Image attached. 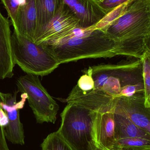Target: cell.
Returning <instances> with one entry per match:
<instances>
[{"instance_id": "6", "label": "cell", "mask_w": 150, "mask_h": 150, "mask_svg": "<svg viewBox=\"0 0 150 150\" xmlns=\"http://www.w3.org/2000/svg\"><path fill=\"white\" fill-rule=\"evenodd\" d=\"M18 92L27 94V100L37 123H55L59 105L41 83L39 76L31 74L17 79Z\"/></svg>"}, {"instance_id": "12", "label": "cell", "mask_w": 150, "mask_h": 150, "mask_svg": "<svg viewBox=\"0 0 150 150\" xmlns=\"http://www.w3.org/2000/svg\"><path fill=\"white\" fill-rule=\"evenodd\" d=\"M11 36L9 21L0 11V79L11 78L14 75Z\"/></svg>"}, {"instance_id": "14", "label": "cell", "mask_w": 150, "mask_h": 150, "mask_svg": "<svg viewBox=\"0 0 150 150\" xmlns=\"http://www.w3.org/2000/svg\"><path fill=\"white\" fill-rule=\"evenodd\" d=\"M115 140L129 137H140L150 140V134L133 123L127 116L114 113Z\"/></svg>"}, {"instance_id": "5", "label": "cell", "mask_w": 150, "mask_h": 150, "mask_svg": "<svg viewBox=\"0 0 150 150\" xmlns=\"http://www.w3.org/2000/svg\"><path fill=\"white\" fill-rule=\"evenodd\" d=\"M11 43L14 64L27 74L47 76L60 65L47 47L33 42L14 30Z\"/></svg>"}, {"instance_id": "15", "label": "cell", "mask_w": 150, "mask_h": 150, "mask_svg": "<svg viewBox=\"0 0 150 150\" xmlns=\"http://www.w3.org/2000/svg\"><path fill=\"white\" fill-rule=\"evenodd\" d=\"M61 1L62 0H35L37 27L35 40L46 25L53 19Z\"/></svg>"}, {"instance_id": "22", "label": "cell", "mask_w": 150, "mask_h": 150, "mask_svg": "<svg viewBox=\"0 0 150 150\" xmlns=\"http://www.w3.org/2000/svg\"><path fill=\"white\" fill-rule=\"evenodd\" d=\"M9 121L6 112L0 106V126L5 127L9 123Z\"/></svg>"}, {"instance_id": "17", "label": "cell", "mask_w": 150, "mask_h": 150, "mask_svg": "<svg viewBox=\"0 0 150 150\" xmlns=\"http://www.w3.org/2000/svg\"><path fill=\"white\" fill-rule=\"evenodd\" d=\"M141 59L142 62L145 105L150 108V50L145 52Z\"/></svg>"}, {"instance_id": "13", "label": "cell", "mask_w": 150, "mask_h": 150, "mask_svg": "<svg viewBox=\"0 0 150 150\" xmlns=\"http://www.w3.org/2000/svg\"><path fill=\"white\" fill-rule=\"evenodd\" d=\"M93 130L96 145L102 149L112 150L116 142L114 137V113L97 112Z\"/></svg>"}, {"instance_id": "25", "label": "cell", "mask_w": 150, "mask_h": 150, "mask_svg": "<svg viewBox=\"0 0 150 150\" xmlns=\"http://www.w3.org/2000/svg\"><path fill=\"white\" fill-rule=\"evenodd\" d=\"M97 1H101V0H97Z\"/></svg>"}, {"instance_id": "16", "label": "cell", "mask_w": 150, "mask_h": 150, "mask_svg": "<svg viewBox=\"0 0 150 150\" xmlns=\"http://www.w3.org/2000/svg\"><path fill=\"white\" fill-rule=\"evenodd\" d=\"M41 150H75L57 132L49 134L41 144Z\"/></svg>"}, {"instance_id": "18", "label": "cell", "mask_w": 150, "mask_h": 150, "mask_svg": "<svg viewBox=\"0 0 150 150\" xmlns=\"http://www.w3.org/2000/svg\"><path fill=\"white\" fill-rule=\"evenodd\" d=\"M114 146L129 149H150V140L140 137H129L117 140Z\"/></svg>"}, {"instance_id": "19", "label": "cell", "mask_w": 150, "mask_h": 150, "mask_svg": "<svg viewBox=\"0 0 150 150\" xmlns=\"http://www.w3.org/2000/svg\"><path fill=\"white\" fill-rule=\"evenodd\" d=\"M83 73L84 74L78 79L77 85L80 90L84 91L92 90L94 88V83L91 67L83 70Z\"/></svg>"}, {"instance_id": "9", "label": "cell", "mask_w": 150, "mask_h": 150, "mask_svg": "<svg viewBox=\"0 0 150 150\" xmlns=\"http://www.w3.org/2000/svg\"><path fill=\"white\" fill-rule=\"evenodd\" d=\"M145 96L116 98L114 113L127 116L136 126L150 134V108L145 105Z\"/></svg>"}, {"instance_id": "4", "label": "cell", "mask_w": 150, "mask_h": 150, "mask_svg": "<svg viewBox=\"0 0 150 150\" xmlns=\"http://www.w3.org/2000/svg\"><path fill=\"white\" fill-rule=\"evenodd\" d=\"M97 113L76 104H67L56 132L75 150H95L93 129Z\"/></svg>"}, {"instance_id": "3", "label": "cell", "mask_w": 150, "mask_h": 150, "mask_svg": "<svg viewBox=\"0 0 150 150\" xmlns=\"http://www.w3.org/2000/svg\"><path fill=\"white\" fill-rule=\"evenodd\" d=\"M91 68L93 89L113 99L120 97L145 96L141 59L117 64H101Z\"/></svg>"}, {"instance_id": "11", "label": "cell", "mask_w": 150, "mask_h": 150, "mask_svg": "<svg viewBox=\"0 0 150 150\" xmlns=\"http://www.w3.org/2000/svg\"><path fill=\"white\" fill-rule=\"evenodd\" d=\"M12 25L17 33L34 42L37 27L35 0H24L18 8Z\"/></svg>"}, {"instance_id": "8", "label": "cell", "mask_w": 150, "mask_h": 150, "mask_svg": "<svg viewBox=\"0 0 150 150\" xmlns=\"http://www.w3.org/2000/svg\"><path fill=\"white\" fill-rule=\"evenodd\" d=\"M77 27H80L79 19L62 0L54 16L35 39V43L55 40Z\"/></svg>"}, {"instance_id": "24", "label": "cell", "mask_w": 150, "mask_h": 150, "mask_svg": "<svg viewBox=\"0 0 150 150\" xmlns=\"http://www.w3.org/2000/svg\"><path fill=\"white\" fill-rule=\"evenodd\" d=\"M95 150H112L105 149H102V148H100V147H98V146H97V147H96V149H95Z\"/></svg>"}, {"instance_id": "2", "label": "cell", "mask_w": 150, "mask_h": 150, "mask_svg": "<svg viewBox=\"0 0 150 150\" xmlns=\"http://www.w3.org/2000/svg\"><path fill=\"white\" fill-rule=\"evenodd\" d=\"M47 47L61 64L92 58L118 55L116 43L100 29L77 27L55 40L41 43Z\"/></svg>"}, {"instance_id": "23", "label": "cell", "mask_w": 150, "mask_h": 150, "mask_svg": "<svg viewBox=\"0 0 150 150\" xmlns=\"http://www.w3.org/2000/svg\"><path fill=\"white\" fill-rule=\"evenodd\" d=\"M112 150H150L148 149H124V148H120V147L114 146L113 147Z\"/></svg>"}, {"instance_id": "20", "label": "cell", "mask_w": 150, "mask_h": 150, "mask_svg": "<svg viewBox=\"0 0 150 150\" xmlns=\"http://www.w3.org/2000/svg\"><path fill=\"white\" fill-rule=\"evenodd\" d=\"M23 1L24 0H1L7 11L8 16L10 19L11 25L14 24L18 8Z\"/></svg>"}, {"instance_id": "7", "label": "cell", "mask_w": 150, "mask_h": 150, "mask_svg": "<svg viewBox=\"0 0 150 150\" xmlns=\"http://www.w3.org/2000/svg\"><path fill=\"white\" fill-rule=\"evenodd\" d=\"M17 91L13 94L0 92V106L6 112L9 122L4 127L5 138L13 144L24 145L25 136L23 125L19 118V110L24 106L27 94L22 93L21 99L17 102Z\"/></svg>"}, {"instance_id": "10", "label": "cell", "mask_w": 150, "mask_h": 150, "mask_svg": "<svg viewBox=\"0 0 150 150\" xmlns=\"http://www.w3.org/2000/svg\"><path fill=\"white\" fill-rule=\"evenodd\" d=\"M62 1L78 18L81 28L95 26L107 15L97 0Z\"/></svg>"}, {"instance_id": "21", "label": "cell", "mask_w": 150, "mask_h": 150, "mask_svg": "<svg viewBox=\"0 0 150 150\" xmlns=\"http://www.w3.org/2000/svg\"><path fill=\"white\" fill-rule=\"evenodd\" d=\"M135 0H101L97 1L101 8L108 14L122 4L132 2Z\"/></svg>"}, {"instance_id": "1", "label": "cell", "mask_w": 150, "mask_h": 150, "mask_svg": "<svg viewBox=\"0 0 150 150\" xmlns=\"http://www.w3.org/2000/svg\"><path fill=\"white\" fill-rule=\"evenodd\" d=\"M101 30L116 43L118 55L141 59L150 50V0H135Z\"/></svg>"}]
</instances>
